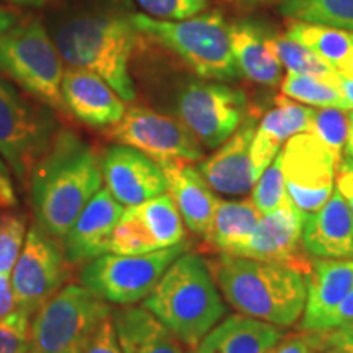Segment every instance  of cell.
I'll list each match as a JSON object with an SVG mask.
<instances>
[{
    "label": "cell",
    "instance_id": "34",
    "mask_svg": "<svg viewBox=\"0 0 353 353\" xmlns=\"http://www.w3.org/2000/svg\"><path fill=\"white\" fill-rule=\"evenodd\" d=\"M25 234L26 226L23 216L17 213H0V272L10 275L23 249Z\"/></svg>",
    "mask_w": 353,
    "mask_h": 353
},
{
    "label": "cell",
    "instance_id": "6",
    "mask_svg": "<svg viewBox=\"0 0 353 353\" xmlns=\"http://www.w3.org/2000/svg\"><path fill=\"white\" fill-rule=\"evenodd\" d=\"M0 72L46 107L68 112L61 92L63 57L39 20L0 34Z\"/></svg>",
    "mask_w": 353,
    "mask_h": 353
},
{
    "label": "cell",
    "instance_id": "42",
    "mask_svg": "<svg viewBox=\"0 0 353 353\" xmlns=\"http://www.w3.org/2000/svg\"><path fill=\"white\" fill-rule=\"evenodd\" d=\"M17 309L12 280L8 273L0 272V319L12 314Z\"/></svg>",
    "mask_w": 353,
    "mask_h": 353
},
{
    "label": "cell",
    "instance_id": "21",
    "mask_svg": "<svg viewBox=\"0 0 353 353\" xmlns=\"http://www.w3.org/2000/svg\"><path fill=\"white\" fill-rule=\"evenodd\" d=\"M314 108L304 107L288 97H278L276 107L262 118L250 144V161L255 180L275 161L281 145L293 136L311 132Z\"/></svg>",
    "mask_w": 353,
    "mask_h": 353
},
{
    "label": "cell",
    "instance_id": "30",
    "mask_svg": "<svg viewBox=\"0 0 353 353\" xmlns=\"http://www.w3.org/2000/svg\"><path fill=\"white\" fill-rule=\"evenodd\" d=\"M267 43L273 54L278 57L280 64L288 69V72L319 77L322 81L335 83V85H339V82H341V76L322 57L317 56L312 50H309L307 46H304L303 43L290 38L288 34L268 37Z\"/></svg>",
    "mask_w": 353,
    "mask_h": 353
},
{
    "label": "cell",
    "instance_id": "37",
    "mask_svg": "<svg viewBox=\"0 0 353 353\" xmlns=\"http://www.w3.org/2000/svg\"><path fill=\"white\" fill-rule=\"evenodd\" d=\"M82 353H123L114 332L112 312L97 325Z\"/></svg>",
    "mask_w": 353,
    "mask_h": 353
},
{
    "label": "cell",
    "instance_id": "20",
    "mask_svg": "<svg viewBox=\"0 0 353 353\" xmlns=\"http://www.w3.org/2000/svg\"><path fill=\"white\" fill-rule=\"evenodd\" d=\"M255 120L245 118L226 143L213 156L201 162L200 172L210 187L224 195H244L254 188L255 180L250 144L255 134Z\"/></svg>",
    "mask_w": 353,
    "mask_h": 353
},
{
    "label": "cell",
    "instance_id": "1",
    "mask_svg": "<svg viewBox=\"0 0 353 353\" xmlns=\"http://www.w3.org/2000/svg\"><path fill=\"white\" fill-rule=\"evenodd\" d=\"M28 180L37 224L61 241L101 188V159L76 132L61 130L33 165Z\"/></svg>",
    "mask_w": 353,
    "mask_h": 353
},
{
    "label": "cell",
    "instance_id": "19",
    "mask_svg": "<svg viewBox=\"0 0 353 353\" xmlns=\"http://www.w3.org/2000/svg\"><path fill=\"white\" fill-rule=\"evenodd\" d=\"M301 245L314 259H353V216L337 188L319 211L303 219Z\"/></svg>",
    "mask_w": 353,
    "mask_h": 353
},
{
    "label": "cell",
    "instance_id": "18",
    "mask_svg": "<svg viewBox=\"0 0 353 353\" xmlns=\"http://www.w3.org/2000/svg\"><path fill=\"white\" fill-rule=\"evenodd\" d=\"M304 278L306 304L301 327L321 334L327 317L353 290V259H316Z\"/></svg>",
    "mask_w": 353,
    "mask_h": 353
},
{
    "label": "cell",
    "instance_id": "12",
    "mask_svg": "<svg viewBox=\"0 0 353 353\" xmlns=\"http://www.w3.org/2000/svg\"><path fill=\"white\" fill-rule=\"evenodd\" d=\"M69 262L59 239L38 224L26 234L23 249L12 270L17 309L33 316L69 278Z\"/></svg>",
    "mask_w": 353,
    "mask_h": 353
},
{
    "label": "cell",
    "instance_id": "40",
    "mask_svg": "<svg viewBox=\"0 0 353 353\" xmlns=\"http://www.w3.org/2000/svg\"><path fill=\"white\" fill-rule=\"evenodd\" d=\"M17 206V195L10 179V167L0 157V208Z\"/></svg>",
    "mask_w": 353,
    "mask_h": 353
},
{
    "label": "cell",
    "instance_id": "15",
    "mask_svg": "<svg viewBox=\"0 0 353 353\" xmlns=\"http://www.w3.org/2000/svg\"><path fill=\"white\" fill-rule=\"evenodd\" d=\"M301 214L288 200L272 213L262 214L252 239L237 257L283 263L306 276L312 262L301 252Z\"/></svg>",
    "mask_w": 353,
    "mask_h": 353
},
{
    "label": "cell",
    "instance_id": "8",
    "mask_svg": "<svg viewBox=\"0 0 353 353\" xmlns=\"http://www.w3.org/2000/svg\"><path fill=\"white\" fill-rule=\"evenodd\" d=\"M187 250L188 242L183 241L148 254H103L85 263L81 281L103 301L128 306L148 298L167 268Z\"/></svg>",
    "mask_w": 353,
    "mask_h": 353
},
{
    "label": "cell",
    "instance_id": "10",
    "mask_svg": "<svg viewBox=\"0 0 353 353\" xmlns=\"http://www.w3.org/2000/svg\"><path fill=\"white\" fill-rule=\"evenodd\" d=\"M176 114L198 143L214 149L244 123L247 99L224 83L190 82L176 97Z\"/></svg>",
    "mask_w": 353,
    "mask_h": 353
},
{
    "label": "cell",
    "instance_id": "2",
    "mask_svg": "<svg viewBox=\"0 0 353 353\" xmlns=\"http://www.w3.org/2000/svg\"><path fill=\"white\" fill-rule=\"evenodd\" d=\"M208 268L226 301L241 314L278 327L296 324L306 304V278L283 263L221 254Z\"/></svg>",
    "mask_w": 353,
    "mask_h": 353
},
{
    "label": "cell",
    "instance_id": "4",
    "mask_svg": "<svg viewBox=\"0 0 353 353\" xmlns=\"http://www.w3.org/2000/svg\"><path fill=\"white\" fill-rule=\"evenodd\" d=\"M144 307L193 350L228 312L208 263L192 252H183L167 268Z\"/></svg>",
    "mask_w": 353,
    "mask_h": 353
},
{
    "label": "cell",
    "instance_id": "24",
    "mask_svg": "<svg viewBox=\"0 0 353 353\" xmlns=\"http://www.w3.org/2000/svg\"><path fill=\"white\" fill-rule=\"evenodd\" d=\"M112 319L123 353H185L179 337L144 306H123Z\"/></svg>",
    "mask_w": 353,
    "mask_h": 353
},
{
    "label": "cell",
    "instance_id": "45",
    "mask_svg": "<svg viewBox=\"0 0 353 353\" xmlns=\"http://www.w3.org/2000/svg\"><path fill=\"white\" fill-rule=\"evenodd\" d=\"M342 157L348 159V161H353V110L348 112V134Z\"/></svg>",
    "mask_w": 353,
    "mask_h": 353
},
{
    "label": "cell",
    "instance_id": "41",
    "mask_svg": "<svg viewBox=\"0 0 353 353\" xmlns=\"http://www.w3.org/2000/svg\"><path fill=\"white\" fill-rule=\"evenodd\" d=\"M324 334L319 341H316V343H319L321 348H324L325 353H353V342H348L347 339H343L339 335L335 330H327V332H321Z\"/></svg>",
    "mask_w": 353,
    "mask_h": 353
},
{
    "label": "cell",
    "instance_id": "17",
    "mask_svg": "<svg viewBox=\"0 0 353 353\" xmlns=\"http://www.w3.org/2000/svg\"><path fill=\"white\" fill-rule=\"evenodd\" d=\"M61 92L65 110L94 128H110L121 120L125 103L103 79L85 69L65 70Z\"/></svg>",
    "mask_w": 353,
    "mask_h": 353
},
{
    "label": "cell",
    "instance_id": "39",
    "mask_svg": "<svg viewBox=\"0 0 353 353\" xmlns=\"http://www.w3.org/2000/svg\"><path fill=\"white\" fill-rule=\"evenodd\" d=\"M353 322V290L348 293V296L334 309V312L327 317L324 325V332L334 329L345 327Z\"/></svg>",
    "mask_w": 353,
    "mask_h": 353
},
{
    "label": "cell",
    "instance_id": "3",
    "mask_svg": "<svg viewBox=\"0 0 353 353\" xmlns=\"http://www.w3.org/2000/svg\"><path fill=\"white\" fill-rule=\"evenodd\" d=\"M132 15L114 8L83 12L57 28V51L70 68L85 69L103 79L125 101L136 99L130 59L136 44Z\"/></svg>",
    "mask_w": 353,
    "mask_h": 353
},
{
    "label": "cell",
    "instance_id": "29",
    "mask_svg": "<svg viewBox=\"0 0 353 353\" xmlns=\"http://www.w3.org/2000/svg\"><path fill=\"white\" fill-rule=\"evenodd\" d=\"M286 19L353 32V0H281Z\"/></svg>",
    "mask_w": 353,
    "mask_h": 353
},
{
    "label": "cell",
    "instance_id": "35",
    "mask_svg": "<svg viewBox=\"0 0 353 353\" xmlns=\"http://www.w3.org/2000/svg\"><path fill=\"white\" fill-rule=\"evenodd\" d=\"M32 317L28 312L15 309L0 319V353H28Z\"/></svg>",
    "mask_w": 353,
    "mask_h": 353
},
{
    "label": "cell",
    "instance_id": "38",
    "mask_svg": "<svg viewBox=\"0 0 353 353\" xmlns=\"http://www.w3.org/2000/svg\"><path fill=\"white\" fill-rule=\"evenodd\" d=\"M335 188L345 198L353 216V161H348L345 157L341 159L335 172Z\"/></svg>",
    "mask_w": 353,
    "mask_h": 353
},
{
    "label": "cell",
    "instance_id": "28",
    "mask_svg": "<svg viewBox=\"0 0 353 353\" xmlns=\"http://www.w3.org/2000/svg\"><path fill=\"white\" fill-rule=\"evenodd\" d=\"M130 208L159 249L176 245L185 241L187 232H185L183 218L170 193H162Z\"/></svg>",
    "mask_w": 353,
    "mask_h": 353
},
{
    "label": "cell",
    "instance_id": "5",
    "mask_svg": "<svg viewBox=\"0 0 353 353\" xmlns=\"http://www.w3.org/2000/svg\"><path fill=\"white\" fill-rule=\"evenodd\" d=\"M132 23L139 33L174 51L198 76L214 81H234L242 76L232 52L229 26L218 12L176 21L136 13Z\"/></svg>",
    "mask_w": 353,
    "mask_h": 353
},
{
    "label": "cell",
    "instance_id": "48",
    "mask_svg": "<svg viewBox=\"0 0 353 353\" xmlns=\"http://www.w3.org/2000/svg\"><path fill=\"white\" fill-rule=\"evenodd\" d=\"M334 330H335V332H337L339 335H341V337L347 339L348 342H353V322H352V324L345 325V327H341V329H334Z\"/></svg>",
    "mask_w": 353,
    "mask_h": 353
},
{
    "label": "cell",
    "instance_id": "43",
    "mask_svg": "<svg viewBox=\"0 0 353 353\" xmlns=\"http://www.w3.org/2000/svg\"><path fill=\"white\" fill-rule=\"evenodd\" d=\"M316 345L314 337H290L283 342H278V345L270 353H311V348Z\"/></svg>",
    "mask_w": 353,
    "mask_h": 353
},
{
    "label": "cell",
    "instance_id": "23",
    "mask_svg": "<svg viewBox=\"0 0 353 353\" xmlns=\"http://www.w3.org/2000/svg\"><path fill=\"white\" fill-rule=\"evenodd\" d=\"M283 332L270 322L234 314L216 324L196 347V353H270Z\"/></svg>",
    "mask_w": 353,
    "mask_h": 353
},
{
    "label": "cell",
    "instance_id": "32",
    "mask_svg": "<svg viewBox=\"0 0 353 353\" xmlns=\"http://www.w3.org/2000/svg\"><path fill=\"white\" fill-rule=\"evenodd\" d=\"M311 132L341 162L348 134V113L342 108H314Z\"/></svg>",
    "mask_w": 353,
    "mask_h": 353
},
{
    "label": "cell",
    "instance_id": "11",
    "mask_svg": "<svg viewBox=\"0 0 353 353\" xmlns=\"http://www.w3.org/2000/svg\"><path fill=\"white\" fill-rule=\"evenodd\" d=\"M280 159L288 200L303 219L314 214L332 195L339 161L312 132L286 141Z\"/></svg>",
    "mask_w": 353,
    "mask_h": 353
},
{
    "label": "cell",
    "instance_id": "26",
    "mask_svg": "<svg viewBox=\"0 0 353 353\" xmlns=\"http://www.w3.org/2000/svg\"><path fill=\"white\" fill-rule=\"evenodd\" d=\"M262 214L252 201H219L206 241L221 254L239 255L252 239Z\"/></svg>",
    "mask_w": 353,
    "mask_h": 353
},
{
    "label": "cell",
    "instance_id": "31",
    "mask_svg": "<svg viewBox=\"0 0 353 353\" xmlns=\"http://www.w3.org/2000/svg\"><path fill=\"white\" fill-rule=\"evenodd\" d=\"M281 94L299 103L311 105L317 108H342L347 112L345 100L339 85L332 82L322 81L319 77L303 76V74H291L281 82Z\"/></svg>",
    "mask_w": 353,
    "mask_h": 353
},
{
    "label": "cell",
    "instance_id": "9",
    "mask_svg": "<svg viewBox=\"0 0 353 353\" xmlns=\"http://www.w3.org/2000/svg\"><path fill=\"white\" fill-rule=\"evenodd\" d=\"M54 128L50 110L32 105L0 79V156L20 182L28 180L33 165L54 138Z\"/></svg>",
    "mask_w": 353,
    "mask_h": 353
},
{
    "label": "cell",
    "instance_id": "13",
    "mask_svg": "<svg viewBox=\"0 0 353 353\" xmlns=\"http://www.w3.org/2000/svg\"><path fill=\"white\" fill-rule=\"evenodd\" d=\"M108 138L138 149L159 165L203 157L200 143L182 121L143 107L126 110L121 120L108 128Z\"/></svg>",
    "mask_w": 353,
    "mask_h": 353
},
{
    "label": "cell",
    "instance_id": "14",
    "mask_svg": "<svg viewBox=\"0 0 353 353\" xmlns=\"http://www.w3.org/2000/svg\"><path fill=\"white\" fill-rule=\"evenodd\" d=\"M101 174L107 190L123 206H134L167 192L161 165L138 149L117 144L101 157Z\"/></svg>",
    "mask_w": 353,
    "mask_h": 353
},
{
    "label": "cell",
    "instance_id": "22",
    "mask_svg": "<svg viewBox=\"0 0 353 353\" xmlns=\"http://www.w3.org/2000/svg\"><path fill=\"white\" fill-rule=\"evenodd\" d=\"M161 169L167 180V190L182 214L185 226L192 232L205 236L213 224L219 203L213 188L201 175L200 169H195L188 162H167L161 165Z\"/></svg>",
    "mask_w": 353,
    "mask_h": 353
},
{
    "label": "cell",
    "instance_id": "27",
    "mask_svg": "<svg viewBox=\"0 0 353 353\" xmlns=\"http://www.w3.org/2000/svg\"><path fill=\"white\" fill-rule=\"evenodd\" d=\"M286 34L314 51L342 79H353V32L293 21Z\"/></svg>",
    "mask_w": 353,
    "mask_h": 353
},
{
    "label": "cell",
    "instance_id": "46",
    "mask_svg": "<svg viewBox=\"0 0 353 353\" xmlns=\"http://www.w3.org/2000/svg\"><path fill=\"white\" fill-rule=\"evenodd\" d=\"M15 21H17V17L13 15L10 10L0 7V34L8 32L10 28H13Z\"/></svg>",
    "mask_w": 353,
    "mask_h": 353
},
{
    "label": "cell",
    "instance_id": "16",
    "mask_svg": "<svg viewBox=\"0 0 353 353\" xmlns=\"http://www.w3.org/2000/svg\"><path fill=\"white\" fill-rule=\"evenodd\" d=\"M125 206L107 188H100L81 211L68 234L61 239L70 265L87 263L108 254V242Z\"/></svg>",
    "mask_w": 353,
    "mask_h": 353
},
{
    "label": "cell",
    "instance_id": "33",
    "mask_svg": "<svg viewBox=\"0 0 353 353\" xmlns=\"http://www.w3.org/2000/svg\"><path fill=\"white\" fill-rule=\"evenodd\" d=\"M250 201L254 203V206L259 210L260 214L272 213V211L278 210L281 205L288 201L280 154L257 179L252 188Z\"/></svg>",
    "mask_w": 353,
    "mask_h": 353
},
{
    "label": "cell",
    "instance_id": "7",
    "mask_svg": "<svg viewBox=\"0 0 353 353\" xmlns=\"http://www.w3.org/2000/svg\"><path fill=\"white\" fill-rule=\"evenodd\" d=\"M110 312L107 301L83 285L63 286L33 314L28 353H82Z\"/></svg>",
    "mask_w": 353,
    "mask_h": 353
},
{
    "label": "cell",
    "instance_id": "47",
    "mask_svg": "<svg viewBox=\"0 0 353 353\" xmlns=\"http://www.w3.org/2000/svg\"><path fill=\"white\" fill-rule=\"evenodd\" d=\"M3 2H10L15 3V6H21V7H44L50 6V3L54 2V0H3Z\"/></svg>",
    "mask_w": 353,
    "mask_h": 353
},
{
    "label": "cell",
    "instance_id": "44",
    "mask_svg": "<svg viewBox=\"0 0 353 353\" xmlns=\"http://www.w3.org/2000/svg\"><path fill=\"white\" fill-rule=\"evenodd\" d=\"M339 88H341L343 100H345L347 112H350V110H353V79H342L341 77Z\"/></svg>",
    "mask_w": 353,
    "mask_h": 353
},
{
    "label": "cell",
    "instance_id": "36",
    "mask_svg": "<svg viewBox=\"0 0 353 353\" xmlns=\"http://www.w3.org/2000/svg\"><path fill=\"white\" fill-rule=\"evenodd\" d=\"M144 12L157 20H187L208 7L206 0H138Z\"/></svg>",
    "mask_w": 353,
    "mask_h": 353
},
{
    "label": "cell",
    "instance_id": "25",
    "mask_svg": "<svg viewBox=\"0 0 353 353\" xmlns=\"http://www.w3.org/2000/svg\"><path fill=\"white\" fill-rule=\"evenodd\" d=\"M232 52L242 76L262 85H276L281 79V64L268 48V34L250 21L229 26Z\"/></svg>",
    "mask_w": 353,
    "mask_h": 353
}]
</instances>
